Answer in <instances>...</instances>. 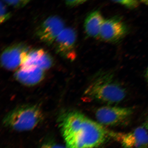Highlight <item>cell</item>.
Listing matches in <instances>:
<instances>
[{
  "label": "cell",
  "instance_id": "3957f363",
  "mask_svg": "<svg viewBox=\"0 0 148 148\" xmlns=\"http://www.w3.org/2000/svg\"><path fill=\"white\" fill-rule=\"evenodd\" d=\"M42 114L38 107L25 105L9 112L3 120L5 126L18 131L31 130L42 121Z\"/></svg>",
  "mask_w": 148,
  "mask_h": 148
},
{
  "label": "cell",
  "instance_id": "8992f818",
  "mask_svg": "<svg viewBox=\"0 0 148 148\" xmlns=\"http://www.w3.org/2000/svg\"><path fill=\"white\" fill-rule=\"evenodd\" d=\"M64 22L57 16H49L38 28L37 36L42 41L50 45L64 29Z\"/></svg>",
  "mask_w": 148,
  "mask_h": 148
},
{
  "label": "cell",
  "instance_id": "52a82bcc",
  "mask_svg": "<svg viewBox=\"0 0 148 148\" xmlns=\"http://www.w3.org/2000/svg\"><path fill=\"white\" fill-rule=\"evenodd\" d=\"M51 56L43 49H28L21 55V67H37L45 70L53 65Z\"/></svg>",
  "mask_w": 148,
  "mask_h": 148
},
{
  "label": "cell",
  "instance_id": "6da1fadb",
  "mask_svg": "<svg viewBox=\"0 0 148 148\" xmlns=\"http://www.w3.org/2000/svg\"><path fill=\"white\" fill-rule=\"evenodd\" d=\"M60 127L67 148H95L111 137L103 125L77 111L64 115Z\"/></svg>",
  "mask_w": 148,
  "mask_h": 148
},
{
  "label": "cell",
  "instance_id": "e0dca14e",
  "mask_svg": "<svg viewBox=\"0 0 148 148\" xmlns=\"http://www.w3.org/2000/svg\"><path fill=\"white\" fill-rule=\"evenodd\" d=\"M41 148H65L59 145L54 144L47 143L44 144Z\"/></svg>",
  "mask_w": 148,
  "mask_h": 148
},
{
  "label": "cell",
  "instance_id": "5bb4252c",
  "mask_svg": "<svg viewBox=\"0 0 148 148\" xmlns=\"http://www.w3.org/2000/svg\"><path fill=\"white\" fill-rule=\"evenodd\" d=\"M113 1L123 5L124 6L129 8H136L139 5L138 1H137L126 0V1Z\"/></svg>",
  "mask_w": 148,
  "mask_h": 148
},
{
  "label": "cell",
  "instance_id": "ac0fdd59",
  "mask_svg": "<svg viewBox=\"0 0 148 148\" xmlns=\"http://www.w3.org/2000/svg\"><path fill=\"white\" fill-rule=\"evenodd\" d=\"M144 126L145 127V128L148 130V121L146 122Z\"/></svg>",
  "mask_w": 148,
  "mask_h": 148
},
{
  "label": "cell",
  "instance_id": "2e32d148",
  "mask_svg": "<svg viewBox=\"0 0 148 148\" xmlns=\"http://www.w3.org/2000/svg\"><path fill=\"white\" fill-rule=\"evenodd\" d=\"M86 1H66V5L71 7L82 4Z\"/></svg>",
  "mask_w": 148,
  "mask_h": 148
},
{
  "label": "cell",
  "instance_id": "9a60e30c",
  "mask_svg": "<svg viewBox=\"0 0 148 148\" xmlns=\"http://www.w3.org/2000/svg\"><path fill=\"white\" fill-rule=\"evenodd\" d=\"M5 3L9 5L15 7V8H21L25 6L29 1H3Z\"/></svg>",
  "mask_w": 148,
  "mask_h": 148
},
{
  "label": "cell",
  "instance_id": "277c9868",
  "mask_svg": "<svg viewBox=\"0 0 148 148\" xmlns=\"http://www.w3.org/2000/svg\"><path fill=\"white\" fill-rule=\"evenodd\" d=\"M133 112L129 107L105 106L97 109L95 116L97 122L102 125H117L128 120Z\"/></svg>",
  "mask_w": 148,
  "mask_h": 148
},
{
  "label": "cell",
  "instance_id": "30bf717a",
  "mask_svg": "<svg viewBox=\"0 0 148 148\" xmlns=\"http://www.w3.org/2000/svg\"><path fill=\"white\" fill-rule=\"evenodd\" d=\"M29 48L23 44H16L9 46L1 54V65L10 70L16 69L21 66V55Z\"/></svg>",
  "mask_w": 148,
  "mask_h": 148
},
{
  "label": "cell",
  "instance_id": "7a4b0ae2",
  "mask_svg": "<svg viewBox=\"0 0 148 148\" xmlns=\"http://www.w3.org/2000/svg\"><path fill=\"white\" fill-rule=\"evenodd\" d=\"M86 97L101 102L114 104L123 101L126 96L125 88L115 80L112 74H99L88 85Z\"/></svg>",
  "mask_w": 148,
  "mask_h": 148
},
{
  "label": "cell",
  "instance_id": "8fae6325",
  "mask_svg": "<svg viewBox=\"0 0 148 148\" xmlns=\"http://www.w3.org/2000/svg\"><path fill=\"white\" fill-rule=\"evenodd\" d=\"M44 70L37 67L21 68L15 73L14 77L23 84L31 86L38 84L43 79Z\"/></svg>",
  "mask_w": 148,
  "mask_h": 148
},
{
  "label": "cell",
  "instance_id": "4fadbf2b",
  "mask_svg": "<svg viewBox=\"0 0 148 148\" xmlns=\"http://www.w3.org/2000/svg\"><path fill=\"white\" fill-rule=\"evenodd\" d=\"M1 1V23H3L11 17V14L9 12L5 7V3Z\"/></svg>",
  "mask_w": 148,
  "mask_h": 148
},
{
  "label": "cell",
  "instance_id": "d6986e66",
  "mask_svg": "<svg viewBox=\"0 0 148 148\" xmlns=\"http://www.w3.org/2000/svg\"><path fill=\"white\" fill-rule=\"evenodd\" d=\"M146 76L148 82V66L147 70V72H146Z\"/></svg>",
  "mask_w": 148,
  "mask_h": 148
},
{
  "label": "cell",
  "instance_id": "ba28073f",
  "mask_svg": "<svg viewBox=\"0 0 148 148\" xmlns=\"http://www.w3.org/2000/svg\"><path fill=\"white\" fill-rule=\"evenodd\" d=\"M76 39V33L73 29L64 28L55 41L56 50L64 58L74 60L76 56L75 51Z\"/></svg>",
  "mask_w": 148,
  "mask_h": 148
},
{
  "label": "cell",
  "instance_id": "5b68a950",
  "mask_svg": "<svg viewBox=\"0 0 148 148\" xmlns=\"http://www.w3.org/2000/svg\"><path fill=\"white\" fill-rule=\"evenodd\" d=\"M110 136L125 148L148 147V132L144 126L138 127L126 133L111 132Z\"/></svg>",
  "mask_w": 148,
  "mask_h": 148
},
{
  "label": "cell",
  "instance_id": "7c38bea8",
  "mask_svg": "<svg viewBox=\"0 0 148 148\" xmlns=\"http://www.w3.org/2000/svg\"><path fill=\"white\" fill-rule=\"evenodd\" d=\"M105 20L99 10H95L88 15L85 20L84 27L88 36L96 38L99 36L102 26Z\"/></svg>",
  "mask_w": 148,
  "mask_h": 148
},
{
  "label": "cell",
  "instance_id": "9c48e42d",
  "mask_svg": "<svg viewBox=\"0 0 148 148\" xmlns=\"http://www.w3.org/2000/svg\"><path fill=\"white\" fill-rule=\"evenodd\" d=\"M127 32L126 25L121 19L114 17L105 20L99 36L107 42H116L121 40Z\"/></svg>",
  "mask_w": 148,
  "mask_h": 148
}]
</instances>
